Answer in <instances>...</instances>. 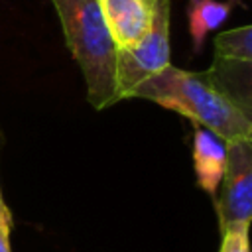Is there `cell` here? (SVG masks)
Segmentation results:
<instances>
[{
    "label": "cell",
    "mask_w": 252,
    "mask_h": 252,
    "mask_svg": "<svg viewBox=\"0 0 252 252\" xmlns=\"http://www.w3.org/2000/svg\"><path fill=\"white\" fill-rule=\"evenodd\" d=\"M132 96L148 98L203 126L224 142L252 138V120L224 96L205 73H193L171 63L136 87Z\"/></svg>",
    "instance_id": "cell-1"
},
{
    "label": "cell",
    "mask_w": 252,
    "mask_h": 252,
    "mask_svg": "<svg viewBox=\"0 0 252 252\" xmlns=\"http://www.w3.org/2000/svg\"><path fill=\"white\" fill-rule=\"evenodd\" d=\"M61 22L65 43L77 61L87 98L94 110L118 102L116 45L104 24L98 0H51Z\"/></svg>",
    "instance_id": "cell-2"
},
{
    "label": "cell",
    "mask_w": 252,
    "mask_h": 252,
    "mask_svg": "<svg viewBox=\"0 0 252 252\" xmlns=\"http://www.w3.org/2000/svg\"><path fill=\"white\" fill-rule=\"evenodd\" d=\"M169 0H158L150 32L140 43L116 53L118 98H132V93L152 75L169 65Z\"/></svg>",
    "instance_id": "cell-3"
},
{
    "label": "cell",
    "mask_w": 252,
    "mask_h": 252,
    "mask_svg": "<svg viewBox=\"0 0 252 252\" xmlns=\"http://www.w3.org/2000/svg\"><path fill=\"white\" fill-rule=\"evenodd\" d=\"M219 230H250L252 220V138L226 142V167L215 193Z\"/></svg>",
    "instance_id": "cell-4"
},
{
    "label": "cell",
    "mask_w": 252,
    "mask_h": 252,
    "mask_svg": "<svg viewBox=\"0 0 252 252\" xmlns=\"http://www.w3.org/2000/svg\"><path fill=\"white\" fill-rule=\"evenodd\" d=\"M158 0H98L116 49H130L150 32Z\"/></svg>",
    "instance_id": "cell-5"
},
{
    "label": "cell",
    "mask_w": 252,
    "mask_h": 252,
    "mask_svg": "<svg viewBox=\"0 0 252 252\" xmlns=\"http://www.w3.org/2000/svg\"><path fill=\"white\" fill-rule=\"evenodd\" d=\"M193 167L197 185L215 197L226 167V142L203 126H195L193 134Z\"/></svg>",
    "instance_id": "cell-6"
},
{
    "label": "cell",
    "mask_w": 252,
    "mask_h": 252,
    "mask_svg": "<svg viewBox=\"0 0 252 252\" xmlns=\"http://www.w3.org/2000/svg\"><path fill=\"white\" fill-rule=\"evenodd\" d=\"M250 67L252 63H244V61L213 59V65L209 67V71H205L207 79L248 116H250Z\"/></svg>",
    "instance_id": "cell-7"
},
{
    "label": "cell",
    "mask_w": 252,
    "mask_h": 252,
    "mask_svg": "<svg viewBox=\"0 0 252 252\" xmlns=\"http://www.w3.org/2000/svg\"><path fill=\"white\" fill-rule=\"evenodd\" d=\"M187 20H189V33L193 41V51L199 53L205 37L220 28L226 18L230 16L232 6L236 0H187Z\"/></svg>",
    "instance_id": "cell-8"
},
{
    "label": "cell",
    "mask_w": 252,
    "mask_h": 252,
    "mask_svg": "<svg viewBox=\"0 0 252 252\" xmlns=\"http://www.w3.org/2000/svg\"><path fill=\"white\" fill-rule=\"evenodd\" d=\"M215 59L252 63V26L220 32L215 37Z\"/></svg>",
    "instance_id": "cell-9"
},
{
    "label": "cell",
    "mask_w": 252,
    "mask_h": 252,
    "mask_svg": "<svg viewBox=\"0 0 252 252\" xmlns=\"http://www.w3.org/2000/svg\"><path fill=\"white\" fill-rule=\"evenodd\" d=\"M220 236L219 252H250L248 230H226L220 232Z\"/></svg>",
    "instance_id": "cell-10"
},
{
    "label": "cell",
    "mask_w": 252,
    "mask_h": 252,
    "mask_svg": "<svg viewBox=\"0 0 252 252\" xmlns=\"http://www.w3.org/2000/svg\"><path fill=\"white\" fill-rule=\"evenodd\" d=\"M10 230H12V215L8 211V205H6L2 189H0V252H12Z\"/></svg>",
    "instance_id": "cell-11"
}]
</instances>
